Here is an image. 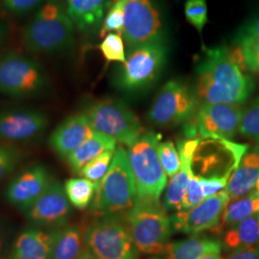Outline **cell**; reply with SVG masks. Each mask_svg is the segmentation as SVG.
<instances>
[{"instance_id":"3957f363","label":"cell","mask_w":259,"mask_h":259,"mask_svg":"<svg viewBox=\"0 0 259 259\" xmlns=\"http://www.w3.org/2000/svg\"><path fill=\"white\" fill-rule=\"evenodd\" d=\"M127 228L137 250L156 255L169 243L172 223L159 200L137 199L128 211Z\"/></svg>"},{"instance_id":"1f68e13d","label":"cell","mask_w":259,"mask_h":259,"mask_svg":"<svg viewBox=\"0 0 259 259\" xmlns=\"http://www.w3.org/2000/svg\"><path fill=\"white\" fill-rule=\"evenodd\" d=\"M157 157L167 177L172 178L181 167L179 150L172 141L159 142L157 147Z\"/></svg>"},{"instance_id":"6da1fadb","label":"cell","mask_w":259,"mask_h":259,"mask_svg":"<svg viewBox=\"0 0 259 259\" xmlns=\"http://www.w3.org/2000/svg\"><path fill=\"white\" fill-rule=\"evenodd\" d=\"M254 83L234 62L226 46L204 50L196 66L194 92L203 104L242 105L253 92Z\"/></svg>"},{"instance_id":"ba28073f","label":"cell","mask_w":259,"mask_h":259,"mask_svg":"<svg viewBox=\"0 0 259 259\" xmlns=\"http://www.w3.org/2000/svg\"><path fill=\"white\" fill-rule=\"evenodd\" d=\"M160 137L146 132L128 147V158L137 186V199L159 200L167 184V176L157 157Z\"/></svg>"},{"instance_id":"7bdbcfd3","label":"cell","mask_w":259,"mask_h":259,"mask_svg":"<svg viewBox=\"0 0 259 259\" xmlns=\"http://www.w3.org/2000/svg\"><path fill=\"white\" fill-rule=\"evenodd\" d=\"M200 259H222L220 252H208Z\"/></svg>"},{"instance_id":"9c48e42d","label":"cell","mask_w":259,"mask_h":259,"mask_svg":"<svg viewBox=\"0 0 259 259\" xmlns=\"http://www.w3.org/2000/svg\"><path fill=\"white\" fill-rule=\"evenodd\" d=\"M247 150V145L230 139L199 140L192 159V173L197 178L218 179L229 183Z\"/></svg>"},{"instance_id":"484cf974","label":"cell","mask_w":259,"mask_h":259,"mask_svg":"<svg viewBox=\"0 0 259 259\" xmlns=\"http://www.w3.org/2000/svg\"><path fill=\"white\" fill-rule=\"evenodd\" d=\"M259 211V193L252 190L240 198L230 200L227 204L219 224L211 230L212 232H221L236 224L247 219Z\"/></svg>"},{"instance_id":"8d00e7d4","label":"cell","mask_w":259,"mask_h":259,"mask_svg":"<svg viewBox=\"0 0 259 259\" xmlns=\"http://www.w3.org/2000/svg\"><path fill=\"white\" fill-rule=\"evenodd\" d=\"M45 2L46 0H3V6L15 16H23L38 9Z\"/></svg>"},{"instance_id":"5bb4252c","label":"cell","mask_w":259,"mask_h":259,"mask_svg":"<svg viewBox=\"0 0 259 259\" xmlns=\"http://www.w3.org/2000/svg\"><path fill=\"white\" fill-rule=\"evenodd\" d=\"M47 113L35 108L15 107L0 110V139L25 142L37 139L49 126Z\"/></svg>"},{"instance_id":"74e56055","label":"cell","mask_w":259,"mask_h":259,"mask_svg":"<svg viewBox=\"0 0 259 259\" xmlns=\"http://www.w3.org/2000/svg\"><path fill=\"white\" fill-rule=\"evenodd\" d=\"M256 38H259V17L250 20L238 30L233 37V44L236 46L245 40Z\"/></svg>"},{"instance_id":"2e32d148","label":"cell","mask_w":259,"mask_h":259,"mask_svg":"<svg viewBox=\"0 0 259 259\" xmlns=\"http://www.w3.org/2000/svg\"><path fill=\"white\" fill-rule=\"evenodd\" d=\"M226 190L211 197L191 208L177 211L171 218L172 228L185 234H197L204 231H211L222 218L223 213L230 202Z\"/></svg>"},{"instance_id":"f6af8a7d","label":"cell","mask_w":259,"mask_h":259,"mask_svg":"<svg viewBox=\"0 0 259 259\" xmlns=\"http://www.w3.org/2000/svg\"><path fill=\"white\" fill-rule=\"evenodd\" d=\"M176 1H183V0H176Z\"/></svg>"},{"instance_id":"f35d334b","label":"cell","mask_w":259,"mask_h":259,"mask_svg":"<svg viewBox=\"0 0 259 259\" xmlns=\"http://www.w3.org/2000/svg\"><path fill=\"white\" fill-rule=\"evenodd\" d=\"M225 259H259V245L247 249L234 250Z\"/></svg>"},{"instance_id":"8fae6325","label":"cell","mask_w":259,"mask_h":259,"mask_svg":"<svg viewBox=\"0 0 259 259\" xmlns=\"http://www.w3.org/2000/svg\"><path fill=\"white\" fill-rule=\"evenodd\" d=\"M198 104L199 99L189 85L171 80L157 93L149 111V119L158 127L177 126L192 118Z\"/></svg>"},{"instance_id":"7a4b0ae2","label":"cell","mask_w":259,"mask_h":259,"mask_svg":"<svg viewBox=\"0 0 259 259\" xmlns=\"http://www.w3.org/2000/svg\"><path fill=\"white\" fill-rule=\"evenodd\" d=\"M21 39L28 52L53 56L69 50L75 40V25L60 0H47L22 30Z\"/></svg>"},{"instance_id":"60d3db41","label":"cell","mask_w":259,"mask_h":259,"mask_svg":"<svg viewBox=\"0 0 259 259\" xmlns=\"http://www.w3.org/2000/svg\"><path fill=\"white\" fill-rule=\"evenodd\" d=\"M6 36H7V27H6L5 23L0 19V47L5 41Z\"/></svg>"},{"instance_id":"ac0fdd59","label":"cell","mask_w":259,"mask_h":259,"mask_svg":"<svg viewBox=\"0 0 259 259\" xmlns=\"http://www.w3.org/2000/svg\"><path fill=\"white\" fill-rule=\"evenodd\" d=\"M94 134L92 124L81 112L65 118L50 136L49 144L59 157L67 159Z\"/></svg>"},{"instance_id":"e575fe53","label":"cell","mask_w":259,"mask_h":259,"mask_svg":"<svg viewBox=\"0 0 259 259\" xmlns=\"http://www.w3.org/2000/svg\"><path fill=\"white\" fill-rule=\"evenodd\" d=\"M19 154L16 149L0 145V184L19 164Z\"/></svg>"},{"instance_id":"cb8c5ba5","label":"cell","mask_w":259,"mask_h":259,"mask_svg":"<svg viewBox=\"0 0 259 259\" xmlns=\"http://www.w3.org/2000/svg\"><path fill=\"white\" fill-rule=\"evenodd\" d=\"M257 245H259L258 212L230 228L223 237V247L226 250L234 251Z\"/></svg>"},{"instance_id":"e0dca14e","label":"cell","mask_w":259,"mask_h":259,"mask_svg":"<svg viewBox=\"0 0 259 259\" xmlns=\"http://www.w3.org/2000/svg\"><path fill=\"white\" fill-rule=\"evenodd\" d=\"M53 181L46 165L33 164L10 182L5 190L6 200L17 209L26 212L47 191Z\"/></svg>"},{"instance_id":"d4e9b609","label":"cell","mask_w":259,"mask_h":259,"mask_svg":"<svg viewBox=\"0 0 259 259\" xmlns=\"http://www.w3.org/2000/svg\"><path fill=\"white\" fill-rule=\"evenodd\" d=\"M116 141L110 137L95 132L93 137L87 141L67 157V161L71 169L80 173L83 167L92 160L107 151L116 150Z\"/></svg>"},{"instance_id":"30bf717a","label":"cell","mask_w":259,"mask_h":259,"mask_svg":"<svg viewBox=\"0 0 259 259\" xmlns=\"http://www.w3.org/2000/svg\"><path fill=\"white\" fill-rule=\"evenodd\" d=\"M88 250L100 259H138V251L127 225L113 215H106L83 232Z\"/></svg>"},{"instance_id":"d6986e66","label":"cell","mask_w":259,"mask_h":259,"mask_svg":"<svg viewBox=\"0 0 259 259\" xmlns=\"http://www.w3.org/2000/svg\"><path fill=\"white\" fill-rule=\"evenodd\" d=\"M200 139H187L179 143L181 167L167 185L163 198V206L166 210L183 209L190 178L192 176V159Z\"/></svg>"},{"instance_id":"83f0119b","label":"cell","mask_w":259,"mask_h":259,"mask_svg":"<svg viewBox=\"0 0 259 259\" xmlns=\"http://www.w3.org/2000/svg\"><path fill=\"white\" fill-rule=\"evenodd\" d=\"M65 194L71 205L84 209L93 203L97 185L85 178H72L65 182Z\"/></svg>"},{"instance_id":"836d02e7","label":"cell","mask_w":259,"mask_h":259,"mask_svg":"<svg viewBox=\"0 0 259 259\" xmlns=\"http://www.w3.org/2000/svg\"><path fill=\"white\" fill-rule=\"evenodd\" d=\"M239 132L246 138L259 142V97L243 111Z\"/></svg>"},{"instance_id":"bcb514c9","label":"cell","mask_w":259,"mask_h":259,"mask_svg":"<svg viewBox=\"0 0 259 259\" xmlns=\"http://www.w3.org/2000/svg\"><path fill=\"white\" fill-rule=\"evenodd\" d=\"M258 215H259V211H258Z\"/></svg>"},{"instance_id":"277c9868","label":"cell","mask_w":259,"mask_h":259,"mask_svg":"<svg viewBox=\"0 0 259 259\" xmlns=\"http://www.w3.org/2000/svg\"><path fill=\"white\" fill-rule=\"evenodd\" d=\"M138 198L127 151L116 148L107 175L97 186L92 210L103 216L129 211Z\"/></svg>"},{"instance_id":"ffe728a7","label":"cell","mask_w":259,"mask_h":259,"mask_svg":"<svg viewBox=\"0 0 259 259\" xmlns=\"http://www.w3.org/2000/svg\"><path fill=\"white\" fill-rule=\"evenodd\" d=\"M56 230L30 227L15 240L9 259H51Z\"/></svg>"},{"instance_id":"44dd1931","label":"cell","mask_w":259,"mask_h":259,"mask_svg":"<svg viewBox=\"0 0 259 259\" xmlns=\"http://www.w3.org/2000/svg\"><path fill=\"white\" fill-rule=\"evenodd\" d=\"M259 179V148L246 153L231 177L226 192L231 200L251 192Z\"/></svg>"},{"instance_id":"4316f807","label":"cell","mask_w":259,"mask_h":259,"mask_svg":"<svg viewBox=\"0 0 259 259\" xmlns=\"http://www.w3.org/2000/svg\"><path fill=\"white\" fill-rule=\"evenodd\" d=\"M83 234L77 226L56 230L51 259H77L83 252Z\"/></svg>"},{"instance_id":"f1b7e54d","label":"cell","mask_w":259,"mask_h":259,"mask_svg":"<svg viewBox=\"0 0 259 259\" xmlns=\"http://www.w3.org/2000/svg\"><path fill=\"white\" fill-rule=\"evenodd\" d=\"M114 152L115 151H107L103 153L83 167L80 174L98 186L110 170Z\"/></svg>"},{"instance_id":"52a82bcc","label":"cell","mask_w":259,"mask_h":259,"mask_svg":"<svg viewBox=\"0 0 259 259\" xmlns=\"http://www.w3.org/2000/svg\"><path fill=\"white\" fill-rule=\"evenodd\" d=\"M168 52L164 39L131 48L126 62L115 75V85L127 93L147 89L162 72Z\"/></svg>"},{"instance_id":"603a6c76","label":"cell","mask_w":259,"mask_h":259,"mask_svg":"<svg viewBox=\"0 0 259 259\" xmlns=\"http://www.w3.org/2000/svg\"><path fill=\"white\" fill-rule=\"evenodd\" d=\"M65 5L75 26L85 32L100 25L109 0H65Z\"/></svg>"},{"instance_id":"d590c367","label":"cell","mask_w":259,"mask_h":259,"mask_svg":"<svg viewBox=\"0 0 259 259\" xmlns=\"http://www.w3.org/2000/svg\"><path fill=\"white\" fill-rule=\"evenodd\" d=\"M236 46L240 47L247 69L259 73V38L245 40Z\"/></svg>"},{"instance_id":"5b68a950","label":"cell","mask_w":259,"mask_h":259,"mask_svg":"<svg viewBox=\"0 0 259 259\" xmlns=\"http://www.w3.org/2000/svg\"><path fill=\"white\" fill-rule=\"evenodd\" d=\"M82 113L97 133L106 135L129 147L145 133L136 113L124 102L104 98L88 104Z\"/></svg>"},{"instance_id":"b9f144b4","label":"cell","mask_w":259,"mask_h":259,"mask_svg":"<svg viewBox=\"0 0 259 259\" xmlns=\"http://www.w3.org/2000/svg\"><path fill=\"white\" fill-rule=\"evenodd\" d=\"M77 259H100L98 258L96 255H94L93 252L91 251L90 250H88V249H85V250H83V252H82V254L78 257Z\"/></svg>"},{"instance_id":"d6a6232c","label":"cell","mask_w":259,"mask_h":259,"mask_svg":"<svg viewBox=\"0 0 259 259\" xmlns=\"http://www.w3.org/2000/svg\"><path fill=\"white\" fill-rule=\"evenodd\" d=\"M186 20L202 35L207 23V3L206 0H186L185 4Z\"/></svg>"},{"instance_id":"8992f818","label":"cell","mask_w":259,"mask_h":259,"mask_svg":"<svg viewBox=\"0 0 259 259\" xmlns=\"http://www.w3.org/2000/svg\"><path fill=\"white\" fill-rule=\"evenodd\" d=\"M48 89L47 72L37 61L17 52L0 56V94L30 99L40 97Z\"/></svg>"},{"instance_id":"ee69618b","label":"cell","mask_w":259,"mask_h":259,"mask_svg":"<svg viewBox=\"0 0 259 259\" xmlns=\"http://www.w3.org/2000/svg\"><path fill=\"white\" fill-rule=\"evenodd\" d=\"M255 190L259 193V179L258 181H257V183H256V185H255Z\"/></svg>"},{"instance_id":"f546056e","label":"cell","mask_w":259,"mask_h":259,"mask_svg":"<svg viewBox=\"0 0 259 259\" xmlns=\"http://www.w3.org/2000/svg\"><path fill=\"white\" fill-rule=\"evenodd\" d=\"M124 31V0H114L103 19L99 36L106 37L111 33L123 35Z\"/></svg>"},{"instance_id":"7c38bea8","label":"cell","mask_w":259,"mask_h":259,"mask_svg":"<svg viewBox=\"0 0 259 259\" xmlns=\"http://www.w3.org/2000/svg\"><path fill=\"white\" fill-rule=\"evenodd\" d=\"M241 105L202 104L185 128L188 139H231L240 129Z\"/></svg>"},{"instance_id":"7402d4cb","label":"cell","mask_w":259,"mask_h":259,"mask_svg":"<svg viewBox=\"0 0 259 259\" xmlns=\"http://www.w3.org/2000/svg\"><path fill=\"white\" fill-rule=\"evenodd\" d=\"M221 248L219 241L194 236L168 243L163 250L151 259H200L208 252H220Z\"/></svg>"},{"instance_id":"4fadbf2b","label":"cell","mask_w":259,"mask_h":259,"mask_svg":"<svg viewBox=\"0 0 259 259\" xmlns=\"http://www.w3.org/2000/svg\"><path fill=\"white\" fill-rule=\"evenodd\" d=\"M122 36L129 49L164 39L162 15L154 0H124Z\"/></svg>"},{"instance_id":"4dcf8cb0","label":"cell","mask_w":259,"mask_h":259,"mask_svg":"<svg viewBox=\"0 0 259 259\" xmlns=\"http://www.w3.org/2000/svg\"><path fill=\"white\" fill-rule=\"evenodd\" d=\"M103 57L109 63L117 62L121 65L126 62L127 56L125 53V47L123 37L120 34L111 33L104 37L102 42L98 46Z\"/></svg>"},{"instance_id":"ab89813d","label":"cell","mask_w":259,"mask_h":259,"mask_svg":"<svg viewBox=\"0 0 259 259\" xmlns=\"http://www.w3.org/2000/svg\"><path fill=\"white\" fill-rule=\"evenodd\" d=\"M4 250H5V232L0 225V259H3L4 257Z\"/></svg>"},{"instance_id":"9a60e30c","label":"cell","mask_w":259,"mask_h":259,"mask_svg":"<svg viewBox=\"0 0 259 259\" xmlns=\"http://www.w3.org/2000/svg\"><path fill=\"white\" fill-rule=\"evenodd\" d=\"M71 212V204L64 185L54 180L44 195L24 213L33 227L57 230L66 226Z\"/></svg>"}]
</instances>
